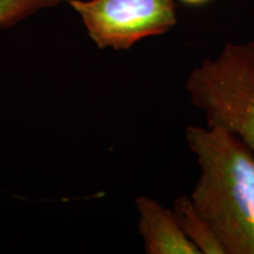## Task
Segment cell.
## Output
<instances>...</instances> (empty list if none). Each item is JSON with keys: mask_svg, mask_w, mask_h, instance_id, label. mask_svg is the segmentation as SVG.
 <instances>
[{"mask_svg": "<svg viewBox=\"0 0 254 254\" xmlns=\"http://www.w3.org/2000/svg\"><path fill=\"white\" fill-rule=\"evenodd\" d=\"M185 140L199 166L190 198L225 254H254V153L213 127L190 125Z\"/></svg>", "mask_w": 254, "mask_h": 254, "instance_id": "cell-1", "label": "cell"}, {"mask_svg": "<svg viewBox=\"0 0 254 254\" xmlns=\"http://www.w3.org/2000/svg\"><path fill=\"white\" fill-rule=\"evenodd\" d=\"M185 90L208 127L228 132L254 153V40L225 44L189 73Z\"/></svg>", "mask_w": 254, "mask_h": 254, "instance_id": "cell-2", "label": "cell"}, {"mask_svg": "<svg viewBox=\"0 0 254 254\" xmlns=\"http://www.w3.org/2000/svg\"><path fill=\"white\" fill-rule=\"evenodd\" d=\"M99 49L126 51L170 32L178 23L176 0H67Z\"/></svg>", "mask_w": 254, "mask_h": 254, "instance_id": "cell-3", "label": "cell"}, {"mask_svg": "<svg viewBox=\"0 0 254 254\" xmlns=\"http://www.w3.org/2000/svg\"><path fill=\"white\" fill-rule=\"evenodd\" d=\"M139 213V233L147 254H200L180 227L173 209L157 200L139 196L135 200Z\"/></svg>", "mask_w": 254, "mask_h": 254, "instance_id": "cell-4", "label": "cell"}, {"mask_svg": "<svg viewBox=\"0 0 254 254\" xmlns=\"http://www.w3.org/2000/svg\"><path fill=\"white\" fill-rule=\"evenodd\" d=\"M173 212L184 234L200 254H225L217 234L196 211L190 196H178L173 202Z\"/></svg>", "mask_w": 254, "mask_h": 254, "instance_id": "cell-5", "label": "cell"}, {"mask_svg": "<svg viewBox=\"0 0 254 254\" xmlns=\"http://www.w3.org/2000/svg\"><path fill=\"white\" fill-rule=\"evenodd\" d=\"M62 0H0V27L18 24L40 9L55 7Z\"/></svg>", "mask_w": 254, "mask_h": 254, "instance_id": "cell-6", "label": "cell"}, {"mask_svg": "<svg viewBox=\"0 0 254 254\" xmlns=\"http://www.w3.org/2000/svg\"><path fill=\"white\" fill-rule=\"evenodd\" d=\"M179 1L187 6H202L211 2L212 0H179Z\"/></svg>", "mask_w": 254, "mask_h": 254, "instance_id": "cell-7", "label": "cell"}]
</instances>
